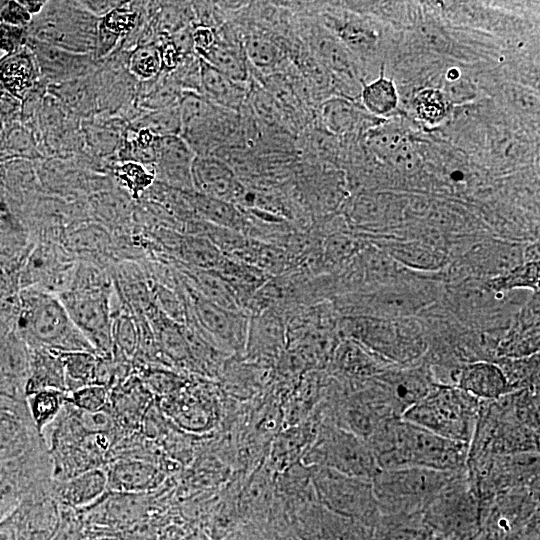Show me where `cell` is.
<instances>
[{
	"label": "cell",
	"instance_id": "43",
	"mask_svg": "<svg viewBox=\"0 0 540 540\" xmlns=\"http://www.w3.org/2000/svg\"><path fill=\"white\" fill-rule=\"evenodd\" d=\"M77 3L95 17L102 18L121 5L123 1H80Z\"/></svg>",
	"mask_w": 540,
	"mask_h": 540
},
{
	"label": "cell",
	"instance_id": "30",
	"mask_svg": "<svg viewBox=\"0 0 540 540\" xmlns=\"http://www.w3.org/2000/svg\"><path fill=\"white\" fill-rule=\"evenodd\" d=\"M183 252L190 262L205 270L216 269L225 257L207 237L189 238Z\"/></svg>",
	"mask_w": 540,
	"mask_h": 540
},
{
	"label": "cell",
	"instance_id": "3",
	"mask_svg": "<svg viewBox=\"0 0 540 540\" xmlns=\"http://www.w3.org/2000/svg\"><path fill=\"white\" fill-rule=\"evenodd\" d=\"M456 473L420 467L386 469L379 470L371 482L380 512L420 515Z\"/></svg>",
	"mask_w": 540,
	"mask_h": 540
},
{
	"label": "cell",
	"instance_id": "22",
	"mask_svg": "<svg viewBox=\"0 0 540 540\" xmlns=\"http://www.w3.org/2000/svg\"><path fill=\"white\" fill-rule=\"evenodd\" d=\"M311 45L318 60L328 69L343 77H354L349 51L339 39L318 32L312 37Z\"/></svg>",
	"mask_w": 540,
	"mask_h": 540
},
{
	"label": "cell",
	"instance_id": "10",
	"mask_svg": "<svg viewBox=\"0 0 540 540\" xmlns=\"http://www.w3.org/2000/svg\"><path fill=\"white\" fill-rule=\"evenodd\" d=\"M59 299L93 348L108 352L112 345L108 291L101 286L78 288Z\"/></svg>",
	"mask_w": 540,
	"mask_h": 540
},
{
	"label": "cell",
	"instance_id": "19",
	"mask_svg": "<svg viewBox=\"0 0 540 540\" xmlns=\"http://www.w3.org/2000/svg\"><path fill=\"white\" fill-rule=\"evenodd\" d=\"M334 364L341 374L358 381H368L388 369L387 362L352 341L337 348Z\"/></svg>",
	"mask_w": 540,
	"mask_h": 540
},
{
	"label": "cell",
	"instance_id": "12",
	"mask_svg": "<svg viewBox=\"0 0 540 540\" xmlns=\"http://www.w3.org/2000/svg\"><path fill=\"white\" fill-rule=\"evenodd\" d=\"M155 172L171 184L182 189H193L191 167L196 156L180 135L156 136L154 142Z\"/></svg>",
	"mask_w": 540,
	"mask_h": 540
},
{
	"label": "cell",
	"instance_id": "24",
	"mask_svg": "<svg viewBox=\"0 0 540 540\" xmlns=\"http://www.w3.org/2000/svg\"><path fill=\"white\" fill-rule=\"evenodd\" d=\"M360 97L368 112L379 117L390 115L399 103L395 84L383 72L378 79L363 85Z\"/></svg>",
	"mask_w": 540,
	"mask_h": 540
},
{
	"label": "cell",
	"instance_id": "31",
	"mask_svg": "<svg viewBox=\"0 0 540 540\" xmlns=\"http://www.w3.org/2000/svg\"><path fill=\"white\" fill-rule=\"evenodd\" d=\"M131 73L143 80L151 79L161 72V59L158 46L153 43L139 45L129 60Z\"/></svg>",
	"mask_w": 540,
	"mask_h": 540
},
{
	"label": "cell",
	"instance_id": "34",
	"mask_svg": "<svg viewBox=\"0 0 540 540\" xmlns=\"http://www.w3.org/2000/svg\"><path fill=\"white\" fill-rule=\"evenodd\" d=\"M62 394L58 389L47 388L32 393L30 408L39 428L50 422L60 410Z\"/></svg>",
	"mask_w": 540,
	"mask_h": 540
},
{
	"label": "cell",
	"instance_id": "1",
	"mask_svg": "<svg viewBox=\"0 0 540 540\" xmlns=\"http://www.w3.org/2000/svg\"><path fill=\"white\" fill-rule=\"evenodd\" d=\"M379 470L420 467L456 473L466 468L469 445L402 418L384 422L366 440Z\"/></svg>",
	"mask_w": 540,
	"mask_h": 540
},
{
	"label": "cell",
	"instance_id": "11",
	"mask_svg": "<svg viewBox=\"0 0 540 540\" xmlns=\"http://www.w3.org/2000/svg\"><path fill=\"white\" fill-rule=\"evenodd\" d=\"M193 190L234 205L245 190L233 168L214 155L195 156L191 167Z\"/></svg>",
	"mask_w": 540,
	"mask_h": 540
},
{
	"label": "cell",
	"instance_id": "40",
	"mask_svg": "<svg viewBox=\"0 0 540 540\" xmlns=\"http://www.w3.org/2000/svg\"><path fill=\"white\" fill-rule=\"evenodd\" d=\"M192 39L195 54L200 57L210 51L216 44V28L203 25H193Z\"/></svg>",
	"mask_w": 540,
	"mask_h": 540
},
{
	"label": "cell",
	"instance_id": "38",
	"mask_svg": "<svg viewBox=\"0 0 540 540\" xmlns=\"http://www.w3.org/2000/svg\"><path fill=\"white\" fill-rule=\"evenodd\" d=\"M72 402L86 412H97L106 402V390L100 385H86L73 393Z\"/></svg>",
	"mask_w": 540,
	"mask_h": 540
},
{
	"label": "cell",
	"instance_id": "44",
	"mask_svg": "<svg viewBox=\"0 0 540 540\" xmlns=\"http://www.w3.org/2000/svg\"><path fill=\"white\" fill-rule=\"evenodd\" d=\"M25 9L26 11L32 15V14H39L46 2L45 1H18Z\"/></svg>",
	"mask_w": 540,
	"mask_h": 540
},
{
	"label": "cell",
	"instance_id": "2",
	"mask_svg": "<svg viewBox=\"0 0 540 540\" xmlns=\"http://www.w3.org/2000/svg\"><path fill=\"white\" fill-rule=\"evenodd\" d=\"M480 400L449 385L435 384L401 418L444 438L469 445L474 434Z\"/></svg>",
	"mask_w": 540,
	"mask_h": 540
},
{
	"label": "cell",
	"instance_id": "39",
	"mask_svg": "<svg viewBox=\"0 0 540 540\" xmlns=\"http://www.w3.org/2000/svg\"><path fill=\"white\" fill-rule=\"evenodd\" d=\"M25 38L24 27L0 21V49L7 54L22 48Z\"/></svg>",
	"mask_w": 540,
	"mask_h": 540
},
{
	"label": "cell",
	"instance_id": "4",
	"mask_svg": "<svg viewBox=\"0 0 540 540\" xmlns=\"http://www.w3.org/2000/svg\"><path fill=\"white\" fill-rule=\"evenodd\" d=\"M24 303L22 325L36 342L52 351L92 352L93 346L74 325L59 298L36 291Z\"/></svg>",
	"mask_w": 540,
	"mask_h": 540
},
{
	"label": "cell",
	"instance_id": "36",
	"mask_svg": "<svg viewBox=\"0 0 540 540\" xmlns=\"http://www.w3.org/2000/svg\"><path fill=\"white\" fill-rule=\"evenodd\" d=\"M391 254L407 265L420 268H431L439 265L442 259L440 255L424 245L417 244H394L388 246Z\"/></svg>",
	"mask_w": 540,
	"mask_h": 540
},
{
	"label": "cell",
	"instance_id": "5",
	"mask_svg": "<svg viewBox=\"0 0 540 540\" xmlns=\"http://www.w3.org/2000/svg\"><path fill=\"white\" fill-rule=\"evenodd\" d=\"M306 457L312 467H325L367 480L379 471L366 440L334 423L322 425Z\"/></svg>",
	"mask_w": 540,
	"mask_h": 540
},
{
	"label": "cell",
	"instance_id": "14",
	"mask_svg": "<svg viewBox=\"0 0 540 540\" xmlns=\"http://www.w3.org/2000/svg\"><path fill=\"white\" fill-rule=\"evenodd\" d=\"M196 308L200 321L215 339L234 350L246 348L248 321L245 315L206 298H200Z\"/></svg>",
	"mask_w": 540,
	"mask_h": 540
},
{
	"label": "cell",
	"instance_id": "15",
	"mask_svg": "<svg viewBox=\"0 0 540 540\" xmlns=\"http://www.w3.org/2000/svg\"><path fill=\"white\" fill-rule=\"evenodd\" d=\"M216 33V44L200 58L234 82L246 86L250 78V69L243 44H239V39L234 36L230 37L228 31L216 30Z\"/></svg>",
	"mask_w": 540,
	"mask_h": 540
},
{
	"label": "cell",
	"instance_id": "20",
	"mask_svg": "<svg viewBox=\"0 0 540 540\" xmlns=\"http://www.w3.org/2000/svg\"><path fill=\"white\" fill-rule=\"evenodd\" d=\"M194 204L198 212L211 224L242 233L246 221L236 205L195 192Z\"/></svg>",
	"mask_w": 540,
	"mask_h": 540
},
{
	"label": "cell",
	"instance_id": "18",
	"mask_svg": "<svg viewBox=\"0 0 540 540\" xmlns=\"http://www.w3.org/2000/svg\"><path fill=\"white\" fill-rule=\"evenodd\" d=\"M38 64L32 51L21 48L0 59V84L16 98H22L35 84Z\"/></svg>",
	"mask_w": 540,
	"mask_h": 540
},
{
	"label": "cell",
	"instance_id": "13",
	"mask_svg": "<svg viewBox=\"0 0 540 540\" xmlns=\"http://www.w3.org/2000/svg\"><path fill=\"white\" fill-rule=\"evenodd\" d=\"M457 387L481 401L495 400L510 393L507 381L495 362L473 361L454 369L449 376Z\"/></svg>",
	"mask_w": 540,
	"mask_h": 540
},
{
	"label": "cell",
	"instance_id": "16",
	"mask_svg": "<svg viewBox=\"0 0 540 540\" xmlns=\"http://www.w3.org/2000/svg\"><path fill=\"white\" fill-rule=\"evenodd\" d=\"M32 52L43 74L54 80L85 73L91 64L89 54H77L32 39Z\"/></svg>",
	"mask_w": 540,
	"mask_h": 540
},
{
	"label": "cell",
	"instance_id": "41",
	"mask_svg": "<svg viewBox=\"0 0 540 540\" xmlns=\"http://www.w3.org/2000/svg\"><path fill=\"white\" fill-rule=\"evenodd\" d=\"M31 15L17 1H10L0 13V21L19 27H24L29 23Z\"/></svg>",
	"mask_w": 540,
	"mask_h": 540
},
{
	"label": "cell",
	"instance_id": "9",
	"mask_svg": "<svg viewBox=\"0 0 540 540\" xmlns=\"http://www.w3.org/2000/svg\"><path fill=\"white\" fill-rule=\"evenodd\" d=\"M312 483L319 500L345 515L373 518L380 513L371 480L313 466Z\"/></svg>",
	"mask_w": 540,
	"mask_h": 540
},
{
	"label": "cell",
	"instance_id": "6",
	"mask_svg": "<svg viewBox=\"0 0 540 540\" xmlns=\"http://www.w3.org/2000/svg\"><path fill=\"white\" fill-rule=\"evenodd\" d=\"M346 329L370 353L387 363H412L421 357L426 344L416 327L373 318H351Z\"/></svg>",
	"mask_w": 540,
	"mask_h": 540
},
{
	"label": "cell",
	"instance_id": "21",
	"mask_svg": "<svg viewBox=\"0 0 540 540\" xmlns=\"http://www.w3.org/2000/svg\"><path fill=\"white\" fill-rule=\"evenodd\" d=\"M496 364L501 369L510 392L525 389L538 391V353L520 358H499Z\"/></svg>",
	"mask_w": 540,
	"mask_h": 540
},
{
	"label": "cell",
	"instance_id": "7",
	"mask_svg": "<svg viewBox=\"0 0 540 540\" xmlns=\"http://www.w3.org/2000/svg\"><path fill=\"white\" fill-rule=\"evenodd\" d=\"M34 29V39L77 53H95L99 18L77 3L46 2Z\"/></svg>",
	"mask_w": 540,
	"mask_h": 540
},
{
	"label": "cell",
	"instance_id": "33",
	"mask_svg": "<svg viewBox=\"0 0 540 540\" xmlns=\"http://www.w3.org/2000/svg\"><path fill=\"white\" fill-rule=\"evenodd\" d=\"M55 353L69 378L79 382H87L93 378L96 362L91 352L55 351Z\"/></svg>",
	"mask_w": 540,
	"mask_h": 540
},
{
	"label": "cell",
	"instance_id": "28",
	"mask_svg": "<svg viewBox=\"0 0 540 540\" xmlns=\"http://www.w3.org/2000/svg\"><path fill=\"white\" fill-rule=\"evenodd\" d=\"M135 126L138 129H147L158 137L180 135L182 124L178 104L164 109L153 110L141 117Z\"/></svg>",
	"mask_w": 540,
	"mask_h": 540
},
{
	"label": "cell",
	"instance_id": "8",
	"mask_svg": "<svg viewBox=\"0 0 540 540\" xmlns=\"http://www.w3.org/2000/svg\"><path fill=\"white\" fill-rule=\"evenodd\" d=\"M425 521L446 536L466 537L480 523L481 504L467 478L457 472L425 510Z\"/></svg>",
	"mask_w": 540,
	"mask_h": 540
},
{
	"label": "cell",
	"instance_id": "37",
	"mask_svg": "<svg viewBox=\"0 0 540 540\" xmlns=\"http://www.w3.org/2000/svg\"><path fill=\"white\" fill-rule=\"evenodd\" d=\"M138 14L124 8V2L99 19V25L119 38L130 31L137 22Z\"/></svg>",
	"mask_w": 540,
	"mask_h": 540
},
{
	"label": "cell",
	"instance_id": "35",
	"mask_svg": "<svg viewBox=\"0 0 540 540\" xmlns=\"http://www.w3.org/2000/svg\"><path fill=\"white\" fill-rule=\"evenodd\" d=\"M105 482L104 474L98 470L85 473L68 485L66 496L77 504L87 502L103 491Z\"/></svg>",
	"mask_w": 540,
	"mask_h": 540
},
{
	"label": "cell",
	"instance_id": "23",
	"mask_svg": "<svg viewBox=\"0 0 540 540\" xmlns=\"http://www.w3.org/2000/svg\"><path fill=\"white\" fill-rule=\"evenodd\" d=\"M360 110L349 99L332 97L322 103L320 118L332 133L345 134L353 131L360 122Z\"/></svg>",
	"mask_w": 540,
	"mask_h": 540
},
{
	"label": "cell",
	"instance_id": "32",
	"mask_svg": "<svg viewBox=\"0 0 540 540\" xmlns=\"http://www.w3.org/2000/svg\"><path fill=\"white\" fill-rule=\"evenodd\" d=\"M539 281V263L531 261L520 264L508 273L489 281V287L496 290H510L516 287H536Z\"/></svg>",
	"mask_w": 540,
	"mask_h": 540
},
{
	"label": "cell",
	"instance_id": "42",
	"mask_svg": "<svg viewBox=\"0 0 540 540\" xmlns=\"http://www.w3.org/2000/svg\"><path fill=\"white\" fill-rule=\"evenodd\" d=\"M447 99L452 102H463L474 97L473 86L461 77L455 81L449 82L444 92Z\"/></svg>",
	"mask_w": 540,
	"mask_h": 540
},
{
	"label": "cell",
	"instance_id": "26",
	"mask_svg": "<svg viewBox=\"0 0 540 540\" xmlns=\"http://www.w3.org/2000/svg\"><path fill=\"white\" fill-rule=\"evenodd\" d=\"M340 42L354 52H367L376 43L374 31L363 21L354 17L333 20Z\"/></svg>",
	"mask_w": 540,
	"mask_h": 540
},
{
	"label": "cell",
	"instance_id": "17",
	"mask_svg": "<svg viewBox=\"0 0 540 540\" xmlns=\"http://www.w3.org/2000/svg\"><path fill=\"white\" fill-rule=\"evenodd\" d=\"M200 83L201 94L214 105L236 113L244 108L247 87L234 82L201 58Z\"/></svg>",
	"mask_w": 540,
	"mask_h": 540
},
{
	"label": "cell",
	"instance_id": "27",
	"mask_svg": "<svg viewBox=\"0 0 540 540\" xmlns=\"http://www.w3.org/2000/svg\"><path fill=\"white\" fill-rule=\"evenodd\" d=\"M414 109L417 117L424 123L439 124L448 115L449 100L440 90L424 89L415 96Z\"/></svg>",
	"mask_w": 540,
	"mask_h": 540
},
{
	"label": "cell",
	"instance_id": "25",
	"mask_svg": "<svg viewBox=\"0 0 540 540\" xmlns=\"http://www.w3.org/2000/svg\"><path fill=\"white\" fill-rule=\"evenodd\" d=\"M244 52L247 61L259 69H273L284 60L281 46L268 35L254 32L244 39Z\"/></svg>",
	"mask_w": 540,
	"mask_h": 540
},
{
	"label": "cell",
	"instance_id": "29",
	"mask_svg": "<svg viewBox=\"0 0 540 540\" xmlns=\"http://www.w3.org/2000/svg\"><path fill=\"white\" fill-rule=\"evenodd\" d=\"M115 175L131 192L132 196L138 198L153 183L156 172L153 164L128 161L116 166Z\"/></svg>",
	"mask_w": 540,
	"mask_h": 540
}]
</instances>
